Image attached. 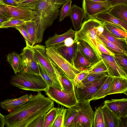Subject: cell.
Instances as JSON below:
<instances>
[{"label": "cell", "instance_id": "obj_1", "mask_svg": "<svg viewBox=\"0 0 127 127\" xmlns=\"http://www.w3.org/2000/svg\"><path fill=\"white\" fill-rule=\"evenodd\" d=\"M54 106L53 101L40 92L25 103L4 116L7 127H28L36 118Z\"/></svg>", "mask_w": 127, "mask_h": 127}, {"label": "cell", "instance_id": "obj_2", "mask_svg": "<svg viewBox=\"0 0 127 127\" xmlns=\"http://www.w3.org/2000/svg\"><path fill=\"white\" fill-rule=\"evenodd\" d=\"M25 5L36 13L33 20L35 24L36 41L35 45L42 42L44 32L57 18L59 8L62 5L51 0H42Z\"/></svg>", "mask_w": 127, "mask_h": 127}, {"label": "cell", "instance_id": "obj_3", "mask_svg": "<svg viewBox=\"0 0 127 127\" xmlns=\"http://www.w3.org/2000/svg\"><path fill=\"white\" fill-rule=\"evenodd\" d=\"M10 84L18 88L38 92L44 91L48 86L40 75L22 70L11 76Z\"/></svg>", "mask_w": 127, "mask_h": 127}, {"label": "cell", "instance_id": "obj_4", "mask_svg": "<svg viewBox=\"0 0 127 127\" xmlns=\"http://www.w3.org/2000/svg\"><path fill=\"white\" fill-rule=\"evenodd\" d=\"M103 23V22L95 18L84 21L80 29L75 31L74 39V43L81 40L88 44L93 49L99 60L102 59L101 53L97 47L96 37L98 28Z\"/></svg>", "mask_w": 127, "mask_h": 127}, {"label": "cell", "instance_id": "obj_5", "mask_svg": "<svg viewBox=\"0 0 127 127\" xmlns=\"http://www.w3.org/2000/svg\"><path fill=\"white\" fill-rule=\"evenodd\" d=\"M46 54L50 61L61 69L74 83L76 75L83 71L74 66L63 57L55 46L46 47Z\"/></svg>", "mask_w": 127, "mask_h": 127}, {"label": "cell", "instance_id": "obj_6", "mask_svg": "<svg viewBox=\"0 0 127 127\" xmlns=\"http://www.w3.org/2000/svg\"><path fill=\"white\" fill-rule=\"evenodd\" d=\"M34 56L41 65L45 69L48 75L57 85L58 88L62 90L61 81L56 73L51 62L46 53V47L37 44L31 47Z\"/></svg>", "mask_w": 127, "mask_h": 127}, {"label": "cell", "instance_id": "obj_7", "mask_svg": "<svg viewBox=\"0 0 127 127\" xmlns=\"http://www.w3.org/2000/svg\"><path fill=\"white\" fill-rule=\"evenodd\" d=\"M48 97L56 102L67 108L78 104L75 91L67 92L56 87L49 86L44 91Z\"/></svg>", "mask_w": 127, "mask_h": 127}, {"label": "cell", "instance_id": "obj_8", "mask_svg": "<svg viewBox=\"0 0 127 127\" xmlns=\"http://www.w3.org/2000/svg\"><path fill=\"white\" fill-rule=\"evenodd\" d=\"M90 101L78 102V110L69 127H93L94 112Z\"/></svg>", "mask_w": 127, "mask_h": 127}, {"label": "cell", "instance_id": "obj_9", "mask_svg": "<svg viewBox=\"0 0 127 127\" xmlns=\"http://www.w3.org/2000/svg\"><path fill=\"white\" fill-rule=\"evenodd\" d=\"M82 2L84 21L93 18L100 13L107 11L113 6L107 0L100 1L83 0Z\"/></svg>", "mask_w": 127, "mask_h": 127}, {"label": "cell", "instance_id": "obj_10", "mask_svg": "<svg viewBox=\"0 0 127 127\" xmlns=\"http://www.w3.org/2000/svg\"><path fill=\"white\" fill-rule=\"evenodd\" d=\"M23 63L22 70L30 73L40 75L37 60L32 47L26 45L20 54Z\"/></svg>", "mask_w": 127, "mask_h": 127}, {"label": "cell", "instance_id": "obj_11", "mask_svg": "<svg viewBox=\"0 0 127 127\" xmlns=\"http://www.w3.org/2000/svg\"><path fill=\"white\" fill-rule=\"evenodd\" d=\"M108 76L107 73H105L98 80L89 86L82 89L75 88V94L78 101H90L93 95L103 84Z\"/></svg>", "mask_w": 127, "mask_h": 127}, {"label": "cell", "instance_id": "obj_12", "mask_svg": "<svg viewBox=\"0 0 127 127\" xmlns=\"http://www.w3.org/2000/svg\"><path fill=\"white\" fill-rule=\"evenodd\" d=\"M5 8L11 18L29 21L33 20L35 17L36 12L25 5L12 6L6 5Z\"/></svg>", "mask_w": 127, "mask_h": 127}, {"label": "cell", "instance_id": "obj_13", "mask_svg": "<svg viewBox=\"0 0 127 127\" xmlns=\"http://www.w3.org/2000/svg\"><path fill=\"white\" fill-rule=\"evenodd\" d=\"M101 56L108 68V76L127 79V74L120 67L113 56L103 53Z\"/></svg>", "mask_w": 127, "mask_h": 127}, {"label": "cell", "instance_id": "obj_14", "mask_svg": "<svg viewBox=\"0 0 127 127\" xmlns=\"http://www.w3.org/2000/svg\"><path fill=\"white\" fill-rule=\"evenodd\" d=\"M104 104L119 118L127 117V98L106 100Z\"/></svg>", "mask_w": 127, "mask_h": 127}, {"label": "cell", "instance_id": "obj_15", "mask_svg": "<svg viewBox=\"0 0 127 127\" xmlns=\"http://www.w3.org/2000/svg\"><path fill=\"white\" fill-rule=\"evenodd\" d=\"M32 94H25L14 98H8L0 102V105L3 109L10 112L24 104L33 96Z\"/></svg>", "mask_w": 127, "mask_h": 127}, {"label": "cell", "instance_id": "obj_16", "mask_svg": "<svg viewBox=\"0 0 127 127\" xmlns=\"http://www.w3.org/2000/svg\"><path fill=\"white\" fill-rule=\"evenodd\" d=\"M121 93L127 95V79L112 77L108 95Z\"/></svg>", "mask_w": 127, "mask_h": 127}, {"label": "cell", "instance_id": "obj_17", "mask_svg": "<svg viewBox=\"0 0 127 127\" xmlns=\"http://www.w3.org/2000/svg\"><path fill=\"white\" fill-rule=\"evenodd\" d=\"M71 21L73 27L76 30L81 27L84 17V12L82 8L74 4L71 6L68 16Z\"/></svg>", "mask_w": 127, "mask_h": 127}, {"label": "cell", "instance_id": "obj_18", "mask_svg": "<svg viewBox=\"0 0 127 127\" xmlns=\"http://www.w3.org/2000/svg\"><path fill=\"white\" fill-rule=\"evenodd\" d=\"M101 108L105 127H119L120 118L105 104Z\"/></svg>", "mask_w": 127, "mask_h": 127}, {"label": "cell", "instance_id": "obj_19", "mask_svg": "<svg viewBox=\"0 0 127 127\" xmlns=\"http://www.w3.org/2000/svg\"><path fill=\"white\" fill-rule=\"evenodd\" d=\"M75 31L71 28L62 34L59 35L55 33L54 35L49 38L45 42L46 47L64 44V40L69 37H74Z\"/></svg>", "mask_w": 127, "mask_h": 127}, {"label": "cell", "instance_id": "obj_20", "mask_svg": "<svg viewBox=\"0 0 127 127\" xmlns=\"http://www.w3.org/2000/svg\"><path fill=\"white\" fill-rule=\"evenodd\" d=\"M77 48L92 64L99 60L94 50L86 42L81 40L77 41Z\"/></svg>", "mask_w": 127, "mask_h": 127}, {"label": "cell", "instance_id": "obj_21", "mask_svg": "<svg viewBox=\"0 0 127 127\" xmlns=\"http://www.w3.org/2000/svg\"><path fill=\"white\" fill-rule=\"evenodd\" d=\"M60 54L73 65V59L77 48L76 42L70 46L64 44L55 46Z\"/></svg>", "mask_w": 127, "mask_h": 127}, {"label": "cell", "instance_id": "obj_22", "mask_svg": "<svg viewBox=\"0 0 127 127\" xmlns=\"http://www.w3.org/2000/svg\"><path fill=\"white\" fill-rule=\"evenodd\" d=\"M92 64L77 48L73 59V65L77 69L83 71L87 69Z\"/></svg>", "mask_w": 127, "mask_h": 127}, {"label": "cell", "instance_id": "obj_23", "mask_svg": "<svg viewBox=\"0 0 127 127\" xmlns=\"http://www.w3.org/2000/svg\"><path fill=\"white\" fill-rule=\"evenodd\" d=\"M7 61L10 65L15 74L22 70L23 66L20 54L13 52L6 56Z\"/></svg>", "mask_w": 127, "mask_h": 127}, {"label": "cell", "instance_id": "obj_24", "mask_svg": "<svg viewBox=\"0 0 127 127\" xmlns=\"http://www.w3.org/2000/svg\"><path fill=\"white\" fill-rule=\"evenodd\" d=\"M104 22L117 25L127 31V24L108 13L107 11L100 13L94 18Z\"/></svg>", "mask_w": 127, "mask_h": 127}, {"label": "cell", "instance_id": "obj_25", "mask_svg": "<svg viewBox=\"0 0 127 127\" xmlns=\"http://www.w3.org/2000/svg\"><path fill=\"white\" fill-rule=\"evenodd\" d=\"M107 12L127 24V4H119L112 7Z\"/></svg>", "mask_w": 127, "mask_h": 127}, {"label": "cell", "instance_id": "obj_26", "mask_svg": "<svg viewBox=\"0 0 127 127\" xmlns=\"http://www.w3.org/2000/svg\"><path fill=\"white\" fill-rule=\"evenodd\" d=\"M102 34L108 40L127 52V39L119 38L112 34L104 28Z\"/></svg>", "mask_w": 127, "mask_h": 127}, {"label": "cell", "instance_id": "obj_27", "mask_svg": "<svg viewBox=\"0 0 127 127\" xmlns=\"http://www.w3.org/2000/svg\"><path fill=\"white\" fill-rule=\"evenodd\" d=\"M112 77L108 76L106 79L99 88L93 95L90 101L104 97L108 95Z\"/></svg>", "mask_w": 127, "mask_h": 127}, {"label": "cell", "instance_id": "obj_28", "mask_svg": "<svg viewBox=\"0 0 127 127\" xmlns=\"http://www.w3.org/2000/svg\"><path fill=\"white\" fill-rule=\"evenodd\" d=\"M104 28L115 36L120 38L127 39V31L114 24L103 22Z\"/></svg>", "mask_w": 127, "mask_h": 127}, {"label": "cell", "instance_id": "obj_29", "mask_svg": "<svg viewBox=\"0 0 127 127\" xmlns=\"http://www.w3.org/2000/svg\"><path fill=\"white\" fill-rule=\"evenodd\" d=\"M57 67L62 87V90L67 92H70L75 91L73 82L70 80L61 69Z\"/></svg>", "mask_w": 127, "mask_h": 127}, {"label": "cell", "instance_id": "obj_30", "mask_svg": "<svg viewBox=\"0 0 127 127\" xmlns=\"http://www.w3.org/2000/svg\"><path fill=\"white\" fill-rule=\"evenodd\" d=\"M29 35L30 43V47L35 45L36 41V30L35 22L32 20L27 22L23 25Z\"/></svg>", "mask_w": 127, "mask_h": 127}, {"label": "cell", "instance_id": "obj_31", "mask_svg": "<svg viewBox=\"0 0 127 127\" xmlns=\"http://www.w3.org/2000/svg\"><path fill=\"white\" fill-rule=\"evenodd\" d=\"M89 73L100 74L107 73L108 69L103 59L93 64L88 69Z\"/></svg>", "mask_w": 127, "mask_h": 127}, {"label": "cell", "instance_id": "obj_32", "mask_svg": "<svg viewBox=\"0 0 127 127\" xmlns=\"http://www.w3.org/2000/svg\"><path fill=\"white\" fill-rule=\"evenodd\" d=\"M78 104L70 108L66 109L65 113L63 127H69L78 112Z\"/></svg>", "mask_w": 127, "mask_h": 127}, {"label": "cell", "instance_id": "obj_33", "mask_svg": "<svg viewBox=\"0 0 127 127\" xmlns=\"http://www.w3.org/2000/svg\"><path fill=\"white\" fill-rule=\"evenodd\" d=\"M109 49L115 54L125 55L127 56V52L120 49L107 39L102 34L97 35Z\"/></svg>", "mask_w": 127, "mask_h": 127}, {"label": "cell", "instance_id": "obj_34", "mask_svg": "<svg viewBox=\"0 0 127 127\" xmlns=\"http://www.w3.org/2000/svg\"><path fill=\"white\" fill-rule=\"evenodd\" d=\"M58 112V108L53 107L45 114L43 127H51L56 117Z\"/></svg>", "mask_w": 127, "mask_h": 127}, {"label": "cell", "instance_id": "obj_35", "mask_svg": "<svg viewBox=\"0 0 127 127\" xmlns=\"http://www.w3.org/2000/svg\"><path fill=\"white\" fill-rule=\"evenodd\" d=\"M105 127L101 107H99L94 112L93 127Z\"/></svg>", "mask_w": 127, "mask_h": 127}, {"label": "cell", "instance_id": "obj_36", "mask_svg": "<svg viewBox=\"0 0 127 127\" xmlns=\"http://www.w3.org/2000/svg\"><path fill=\"white\" fill-rule=\"evenodd\" d=\"M57 114L51 127H63L64 116L66 109L58 107Z\"/></svg>", "mask_w": 127, "mask_h": 127}, {"label": "cell", "instance_id": "obj_37", "mask_svg": "<svg viewBox=\"0 0 127 127\" xmlns=\"http://www.w3.org/2000/svg\"><path fill=\"white\" fill-rule=\"evenodd\" d=\"M105 73H106L97 74L89 73L83 79L82 82L85 86V87H87L98 80Z\"/></svg>", "mask_w": 127, "mask_h": 127}, {"label": "cell", "instance_id": "obj_38", "mask_svg": "<svg viewBox=\"0 0 127 127\" xmlns=\"http://www.w3.org/2000/svg\"><path fill=\"white\" fill-rule=\"evenodd\" d=\"M89 73L87 69L84 70L77 74L74 81V85L75 88L82 89L85 87L82 81Z\"/></svg>", "mask_w": 127, "mask_h": 127}, {"label": "cell", "instance_id": "obj_39", "mask_svg": "<svg viewBox=\"0 0 127 127\" xmlns=\"http://www.w3.org/2000/svg\"><path fill=\"white\" fill-rule=\"evenodd\" d=\"M72 2L71 0H69L63 5L60 12L59 22L63 21L68 16L71 6Z\"/></svg>", "mask_w": 127, "mask_h": 127}, {"label": "cell", "instance_id": "obj_40", "mask_svg": "<svg viewBox=\"0 0 127 127\" xmlns=\"http://www.w3.org/2000/svg\"><path fill=\"white\" fill-rule=\"evenodd\" d=\"M28 21L14 18H11L4 23L0 27V29L7 28L10 27L23 25Z\"/></svg>", "mask_w": 127, "mask_h": 127}, {"label": "cell", "instance_id": "obj_41", "mask_svg": "<svg viewBox=\"0 0 127 127\" xmlns=\"http://www.w3.org/2000/svg\"><path fill=\"white\" fill-rule=\"evenodd\" d=\"M113 56L120 67L127 74V56L125 55L115 54Z\"/></svg>", "mask_w": 127, "mask_h": 127}, {"label": "cell", "instance_id": "obj_42", "mask_svg": "<svg viewBox=\"0 0 127 127\" xmlns=\"http://www.w3.org/2000/svg\"><path fill=\"white\" fill-rule=\"evenodd\" d=\"M40 75L48 84V86H52L58 88L57 85L54 83L48 75L45 69L37 62Z\"/></svg>", "mask_w": 127, "mask_h": 127}, {"label": "cell", "instance_id": "obj_43", "mask_svg": "<svg viewBox=\"0 0 127 127\" xmlns=\"http://www.w3.org/2000/svg\"><path fill=\"white\" fill-rule=\"evenodd\" d=\"M96 41L98 48L101 53L113 56L115 54L111 52L105 44L96 35Z\"/></svg>", "mask_w": 127, "mask_h": 127}, {"label": "cell", "instance_id": "obj_44", "mask_svg": "<svg viewBox=\"0 0 127 127\" xmlns=\"http://www.w3.org/2000/svg\"><path fill=\"white\" fill-rule=\"evenodd\" d=\"M45 114L36 118L30 125L28 127H43L44 121Z\"/></svg>", "mask_w": 127, "mask_h": 127}, {"label": "cell", "instance_id": "obj_45", "mask_svg": "<svg viewBox=\"0 0 127 127\" xmlns=\"http://www.w3.org/2000/svg\"><path fill=\"white\" fill-rule=\"evenodd\" d=\"M18 30L24 38L26 45L30 46V38L28 33L26 29L23 25L17 26L15 27Z\"/></svg>", "mask_w": 127, "mask_h": 127}, {"label": "cell", "instance_id": "obj_46", "mask_svg": "<svg viewBox=\"0 0 127 127\" xmlns=\"http://www.w3.org/2000/svg\"><path fill=\"white\" fill-rule=\"evenodd\" d=\"M6 5L2 1L0 2V18L9 20L11 18L6 10Z\"/></svg>", "mask_w": 127, "mask_h": 127}, {"label": "cell", "instance_id": "obj_47", "mask_svg": "<svg viewBox=\"0 0 127 127\" xmlns=\"http://www.w3.org/2000/svg\"><path fill=\"white\" fill-rule=\"evenodd\" d=\"M113 6L121 4H127V0H107Z\"/></svg>", "mask_w": 127, "mask_h": 127}, {"label": "cell", "instance_id": "obj_48", "mask_svg": "<svg viewBox=\"0 0 127 127\" xmlns=\"http://www.w3.org/2000/svg\"><path fill=\"white\" fill-rule=\"evenodd\" d=\"M1 1L6 5L10 6H16L19 5L14 0H2Z\"/></svg>", "mask_w": 127, "mask_h": 127}, {"label": "cell", "instance_id": "obj_49", "mask_svg": "<svg viewBox=\"0 0 127 127\" xmlns=\"http://www.w3.org/2000/svg\"><path fill=\"white\" fill-rule=\"evenodd\" d=\"M74 43L73 37H69L64 40V44L67 46H70L72 45Z\"/></svg>", "mask_w": 127, "mask_h": 127}, {"label": "cell", "instance_id": "obj_50", "mask_svg": "<svg viewBox=\"0 0 127 127\" xmlns=\"http://www.w3.org/2000/svg\"><path fill=\"white\" fill-rule=\"evenodd\" d=\"M127 117L120 118L119 127H127Z\"/></svg>", "mask_w": 127, "mask_h": 127}, {"label": "cell", "instance_id": "obj_51", "mask_svg": "<svg viewBox=\"0 0 127 127\" xmlns=\"http://www.w3.org/2000/svg\"><path fill=\"white\" fill-rule=\"evenodd\" d=\"M42 0H24L19 3V5H26L37 2Z\"/></svg>", "mask_w": 127, "mask_h": 127}, {"label": "cell", "instance_id": "obj_52", "mask_svg": "<svg viewBox=\"0 0 127 127\" xmlns=\"http://www.w3.org/2000/svg\"><path fill=\"white\" fill-rule=\"evenodd\" d=\"M5 125L4 116L0 113V127H4Z\"/></svg>", "mask_w": 127, "mask_h": 127}, {"label": "cell", "instance_id": "obj_53", "mask_svg": "<svg viewBox=\"0 0 127 127\" xmlns=\"http://www.w3.org/2000/svg\"><path fill=\"white\" fill-rule=\"evenodd\" d=\"M104 28L103 26V24L100 26L98 28L97 35H99L102 33L103 32Z\"/></svg>", "mask_w": 127, "mask_h": 127}, {"label": "cell", "instance_id": "obj_54", "mask_svg": "<svg viewBox=\"0 0 127 127\" xmlns=\"http://www.w3.org/2000/svg\"><path fill=\"white\" fill-rule=\"evenodd\" d=\"M69 0H54V2L56 4L63 5Z\"/></svg>", "mask_w": 127, "mask_h": 127}, {"label": "cell", "instance_id": "obj_55", "mask_svg": "<svg viewBox=\"0 0 127 127\" xmlns=\"http://www.w3.org/2000/svg\"><path fill=\"white\" fill-rule=\"evenodd\" d=\"M6 19L2 18H0V27L4 23L9 20Z\"/></svg>", "mask_w": 127, "mask_h": 127}, {"label": "cell", "instance_id": "obj_56", "mask_svg": "<svg viewBox=\"0 0 127 127\" xmlns=\"http://www.w3.org/2000/svg\"><path fill=\"white\" fill-rule=\"evenodd\" d=\"M16 2L19 3L21 2L24 0H14Z\"/></svg>", "mask_w": 127, "mask_h": 127}, {"label": "cell", "instance_id": "obj_57", "mask_svg": "<svg viewBox=\"0 0 127 127\" xmlns=\"http://www.w3.org/2000/svg\"><path fill=\"white\" fill-rule=\"evenodd\" d=\"M91 0L96 1H104L107 0Z\"/></svg>", "mask_w": 127, "mask_h": 127}, {"label": "cell", "instance_id": "obj_58", "mask_svg": "<svg viewBox=\"0 0 127 127\" xmlns=\"http://www.w3.org/2000/svg\"><path fill=\"white\" fill-rule=\"evenodd\" d=\"M0 1H1V0H0Z\"/></svg>", "mask_w": 127, "mask_h": 127}, {"label": "cell", "instance_id": "obj_59", "mask_svg": "<svg viewBox=\"0 0 127 127\" xmlns=\"http://www.w3.org/2000/svg\"></svg>", "mask_w": 127, "mask_h": 127}]
</instances>
